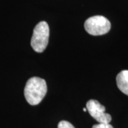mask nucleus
<instances>
[{"mask_svg": "<svg viewBox=\"0 0 128 128\" xmlns=\"http://www.w3.org/2000/svg\"><path fill=\"white\" fill-rule=\"evenodd\" d=\"M58 128H75V127L68 121L62 120L58 123Z\"/></svg>", "mask_w": 128, "mask_h": 128, "instance_id": "nucleus-6", "label": "nucleus"}, {"mask_svg": "<svg viewBox=\"0 0 128 128\" xmlns=\"http://www.w3.org/2000/svg\"><path fill=\"white\" fill-rule=\"evenodd\" d=\"M83 111H84V112H86V111H87V109H86V108H83Z\"/></svg>", "mask_w": 128, "mask_h": 128, "instance_id": "nucleus-8", "label": "nucleus"}, {"mask_svg": "<svg viewBox=\"0 0 128 128\" xmlns=\"http://www.w3.org/2000/svg\"><path fill=\"white\" fill-rule=\"evenodd\" d=\"M86 31L92 36H99L107 34L110 30V21L102 16H94L88 18L85 24Z\"/></svg>", "mask_w": 128, "mask_h": 128, "instance_id": "nucleus-3", "label": "nucleus"}, {"mask_svg": "<svg viewBox=\"0 0 128 128\" xmlns=\"http://www.w3.org/2000/svg\"><path fill=\"white\" fill-rule=\"evenodd\" d=\"M47 92L45 80L38 77L28 79L24 88V96L28 102L32 105L39 104Z\"/></svg>", "mask_w": 128, "mask_h": 128, "instance_id": "nucleus-1", "label": "nucleus"}, {"mask_svg": "<svg viewBox=\"0 0 128 128\" xmlns=\"http://www.w3.org/2000/svg\"><path fill=\"white\" fill-rule=\"evenodd\" d=\"M92 128H114L110 123H99L94 124Z\"/></svg>", "mask_w": 128, "mask_h": 128, "instance_id": "nucleus-7", "label": "nucleus"}, {"mask_svg": "<svg viewBox=\"0 0 128 128\" xmlns=\"http://www.w3.org/2000/svg\"><path fill=\"white\" fill-rule=\"evenodd\" d=\"M116 82L120 90L128 96V70H124L118 73L116 77Z\"/></svg>", "mask_w": 128, "mask_h": 128, "instance_id": "nucleus-5", "label": "nucleus"}, {"mask_svg": "<svg viewBox=\"0 0 128 128\" xmlns=\"http://www.w3.org/2000/svg\"><path fill=\"white\" fill-rule=\"evenodd\" d=\"M49 38V26L46 22H41L35 26L31 40L32 48L38 53L46 49Z\"/></svg>", "mask_w": 128, "mask_h": 128, "instance_id": "nucleus-2", "label": "nucleus"}, {"mask_svg": "<svg viewBox=\"0 0 128 128\" xmlns=\"http://www.w3.org/2000/svg\"><path fill=\"white\" fill-rule=\"evenodd\" d=\"M86 109L89 114L99 123H110L112 120L111 115L105 112V106L96 100H90L86 103Z\"/></svg>", "mask_w": 128, "mask_h": 128, "instance_id": "nucleus-4", "label": "nucleus"}]
</instances>
